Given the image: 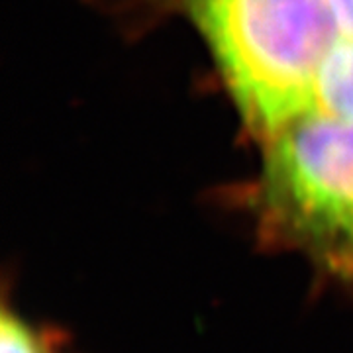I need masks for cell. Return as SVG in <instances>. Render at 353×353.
Masks as SVG:
<instances>
[{
  "mask_svg": "<svg viewBox=\"0 0 353 353\" xmlns=\"http://www.w3.org/2000/svg\"><path fill=\"white\" fill-rule=\"evenodd\" d=\"M259 148V173L241 189L259 241L353 285V122L301 116Z\"/></svg>",
  "mask_w": 353,
  "mask_h": 353,
  "instance_id": "cell-2",
  "label": "cell"
},
{
  "mask_svg": "<svg viewBox=\"0 0 353 353\" xmlns=\"http://www.w3.org/2000/svg\"><path fill=\"white\" fill-rule=\"evenodd\" d=\"M334 18L343 38L353 43V0H330Z\"/></svg>",
  "mask_w": 353,
  "mask_h": 353,
  "instance_id": "cell-4",
  "label": "cell"
},
{
  "mask_svg": "<svg viewBox=\"0 0 353 353\" xmlns=\"http://www.w3.org/2000/svg\"><path fill=\"white\" fill-rule=\"evenodd\" d=\"M0 353H59L46 330L36 328L8 306L0 314Z\"/></svg>",
  "mask_w": 353,
  "mask_h": 353,
  "instance_id": "cell-3",
  "label": "cell"
},
{
  "mask_svg": "<svg viewBox=\"0 0 353 353\" xmlns=\"http://www.w3.org/2000/svg\"><path fill=\"white\" fill-rule=\"evenodd\" d=\"M143 16H181L208 48L250 138L261 145L314 106L322 67L352 43L328 0H132Z\"/></svg>",
  "mask_w": 353,
  "mask_h": 353,
  "instance_id": "cell-1",
  "label": "cell"
}]
</instances>
